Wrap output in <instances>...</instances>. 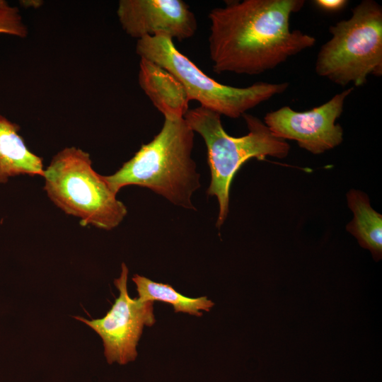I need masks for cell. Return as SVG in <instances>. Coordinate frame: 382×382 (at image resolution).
<instances>
[{
	"label": "cell",
	"instance_id": "cell-1",
	"mask_svg": "<svg viewBox=\"0 0 382 382\" xmlns=\"http://www.w3.org/2000/svg\"><path fill=\"white\" fill-rule=\"evenodd\" d=\"M304 0H244L211 10L209 55L214 72L256 75L314 46V37L291 30Z\"/></svg>",
	"mask_w": 382,
	"mask_h": 382
},
{
	"label": "cell",
	"instance_id": "cell-2",
	"mask_svg": "<svg viewBox=\"0 0 382 382\" xmlns=\"http://www.w3.org/2000/svg\"><path fill=\"white\" fill-rule=\"evenodd\" d=\"M194 133L184 118L165 119L159 133L115 173L104 176L105 181L116 194L125 186L137 185L195 209L191 198L200 183L192 158Z\"/></svg>",
	"mask_w": 382,
	"mask_h": 382
},
{
	"label": "cell",
	"instance_id": "cell-3",
	"mask_svg": "<svg viewBox=\"0 0 382 382\" xmlns=\"http://www.w3.org/2000/svg\"><path fill=\"white\" fill-rule=\"evenodd\" d=\"M221 115L201 106L189 109L184 119L190 127L201 135L207 149V161L211 171L209 196L219 202L216 226L221 227L228 212L229 190L236 173L252 158L263 160L267 156L284 158L290 146L284 139L274 136L264 122L245 113L243 115L248 132L234 137L224 130Z\"/></svg>",
	"mask_w": 382,
	"mask_h": 382
},
{
	"label": "cell",
	"instance_id": "cell-4",
	"mask_svg": "<svg viewBox=\"0 0 382 382\" xmlns=\"http://www.w3.org/2000/svg\"><path fill=\"white\" fill-rule=\"evenodd\" d=\"M42 177L50 199L66 214L79 218L82 226L112 230L127 214L104 176L93 168L90 154L80 148L58 151Z\"/></svg>",
	"mask_w": 382,
	"mask_h": 382
},
{
	"label": "cell",
	"instance_id": "cell-5",
	"mask_svg": "<svg viewBox=\"0 0 382 382\" xmlns=\"http://www.w3.org/2000/svg\"><path fill=\"white\" fill-rule=\"evenodd\" d=\"M352 16L329 27L331 38L316 57V74L345 86H361L367 77L382 76V7L374 0H363Z\"/></svg>",
	"mask_w": 382,
	"mask_h": 382
},
{
	"label": "cell",
	"instance_id": "cell-6",
	"mask_svg": "<svg viewBox=\"0 0 382 382\" xmlns=\"http://www.w3.org/2000/svg\"><path fill=\"white\" fill-rule=\"evenodd\" d=\"M136 52L171 73L184 86L188 98L200 106L225 115L238 118L260 103L283 93L288 82L257 81L239 88L222 84L205 74L175 47L173 40L165 34L146 36L137 40Z\"/></svg>",
	"mask_w": 382,
	"mask_h": 382
},
{
	"label": "cell",
	"instance_id": "cell-7",
	"mask_svg": "<svg viewBox=\"0 0 382 382\" xmlns=\"http://www.w3.org/2000/svg\"><path fill=\"white\" fill-rule=\"evenodd\" d=\"M128 273L127 267L122 263L120 276L114 281L119 296L103 318L88 320L74 316L100 336L109 363L124 364L134 361L144 326H151L155 323L154 302H141L129 296L127 286Z\"/></svg>",
	"mask_w": 382,
	"mask_h": 382
},
{
	"label": "cell",
	"instance_id": "cell-8",
	"mask_svg": "<svg viewBox=\"0 0 382 382\" xmlns=\"http://www.w3.org/2000/svg\"><path fill=\"white\" fill-rule=\"evenodd\" d=\"M353 90L345 89L320 106L303 112L283 106L267 112L264 123L276 137L296 141L301 148L313 154H322L343 141L342 127L335 122Z\"/></svg>",
	"mask_w": 382,
	"mask_h": 382
},
{
	"label": "cell",
	"instance_id": "cell-9",
	"mask_svg": "<svg viewBox=\"0 0 382 382\" xmlns=\"http://www.w3.org/2000/svg\"><path fill=\"white\" fill-rule=\"evenodd\" d=\"M117 16L125 32L137 40L165 34L182 41L197 28L195 14L182 0H120Z\"/></svg>",
	"mask_w": 382,
	"mask_h": 382
},
{
	"label": "cell",
	"instance_id": "cell-10",
	"mask_svg": "<svg viewBox=\"0 0 382 382\" xmlns=\"http://www.w3.org/2000/svg\"><path fill=\"white\" fill-rule=\"evenodd\" d=\"M138 80L141 88L165 119L184 118L190 100L183 84L171 73L140 58Z\"/></svg>",
	"mask_w": 382,
	"mask_h": 382
},
{
	"label": "cell",
	"instance_id": "cell-11",
	"mask_svg": "<svg viewBox=\"0 0 382 382\" xmlns=\"http://www.w3.org/2000/svg\"><path fill=\"white\" fill-rule=\"evenodd\" d=\"M20 126L0 113V183L20 175L43 176L42 159L19 134Z\"/></svg>",
	"mask_w": 382,
	"mask_h": 382
},
{
	"label": "cell",
	"instance_id": "cell-12",
	"mask_svg": "<svg viewBox=\"0 0 382 382\" xmlns=\"http://www.w3.org/2000/svg\"><path fill=\"white\" fill-rule=\"evenodd\" d=\"M353 219L347 225V231L368 249L374 260L382 258V216L371 206L368 196L361 191L350 190L347 195Z\"/></svg>",
	"mask_w": 382,
	"mask_h": 382
},
{
	"label": "cell",
	"instance_id": "cell-13",
	"mask_svg": "<svg viewBox=\"0 0 382 382\" xmlns=\"http://www.w3.org/2000/svg\"><path fill=\"white\" fill-rule=\"evenodd\" d=\"M132 281L137 286L141 302L159 301L171 304L175 313L183 312L202 316L200 311H209L214 303L207 296L190 298L182 295L169 284L155 282L144 276L135 274Z\"/></svg>",
	"mask_w": 382,
	"mask_h": 382
},
{
	"label": "cell",
	"instance_id": "cell-14",
	"mask_svg": "<svg viewBox=\"0 0 382 382\" xmlns=\"http://www.w3.org/2000/svg\"><path fill=\"white\" fill-rule=\"evenodd\" d=\"M0 34L20 38H25L28 34L18 8L11 6L5 0H0Z\"/></svg>",
	"mask_w": 382,
	"mask_h": 382
},
{
	"label": "cell",
	"instance_id": "cell-15",
	"mask_svg": "<svg viewBox=\"0 0 382 382\" xmlns=\"http://www.w3.org/2000/svg\"><path fill=\"white\" fill-rule=\"evenodd\" d=\"M313 2L320 9L329 12L339 11L348 4L347 0H315Z\"/></svg>",
	"mask_w": 382,
	"mask_h": 382
},
{
	"label": "cell",
	"instance_id": "cell-16",
	"mask_svg": "<svg viewBox=\"0 0 382 382\" xmlns=\"http://www.w3.org/2000/svg\"><path fill=\"white\" fill-rule=\"evenodd\" d=\"M43 1H20V4L25 7H30V6H33L34 8H38L39 6H40L42 4Z\"/></svg>",
	"mask_w": 382,
	"mask_h": 382
}]
</instances>
